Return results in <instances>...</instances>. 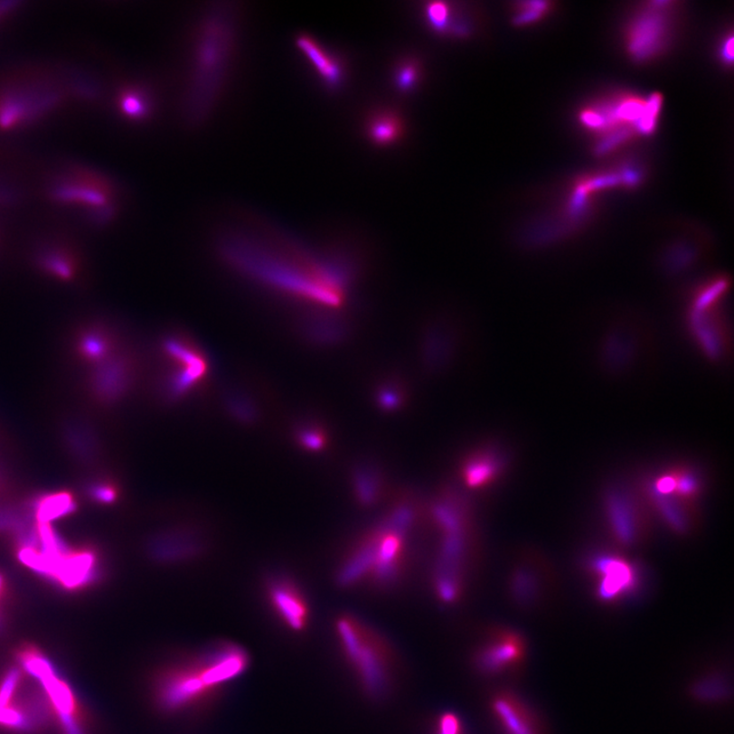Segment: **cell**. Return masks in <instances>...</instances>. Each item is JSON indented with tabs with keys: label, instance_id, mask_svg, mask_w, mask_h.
<instances>
[{
	"label": "cell",
	"instance_id": "14",
	"mask_svg": "<svg viewBox=\"0 0 734 734\" xmlns=\"http://www.w3.org/2000/svg\"><path fill=\"white\" fill-rule=\"evenodd\" d=\"M269 600L278 617L294 632H302L308 625L310 610L301 590L290 580L276 579L268 590Z\"/></svg>",
	"mask_w": 734,
	"mask_h": 734
},
{
	"label": "cell",
	"instance_id": "1",
	"mask_svg": "<svg viewBox=\"0 0 734 734\" xmlns=\"http://www.w3.org/2000/svg\"><path fill=\"white\" fill-rule=\"evenodd\" d=\"M240 10L229 4L205 9L190 39L182 111L190 125L209 118L225 94L237 59Z\"/></svg>",
	"mask_w": 734,
	"mask_h": 734
},
{
	"label": "cell",
	"instance_id": "4",
	"mask_svg": "<svg viewBox=\"0 0 734 734\" xmlns=\"http://www.w3.org/2000/svg\"><path fill=\"white\" fill-rule=\"evenodd\" d=\"M242 673L240 656L220 645L195 660L164 670L155 680L156 704L170 712L195 706Z\"/></svg>",
	"mask_w": 734,
	"mask_h": 734
},
{
	"label": "cell",
	"instance_id": "20",
	"mask_svg": "<svg viewBox=\"0 0 734 734\" xmlns=\"http://www.w3.org/2000/svg\"><path fill=\"white\" fill-rule=\"evenodd\" d=\"M353 488L359 505L372 507L384 496V478L371 466H359L353 474Z\"/></svg>",
	"mask_w": 734,
	"mask_h": 734
},
{
	"label": "cell",
	"instance_id": "23",
	"mask_svg": "<svg viewBox=\"0 0 734 734\" xmlns=\"http://www.w3.org/2000/svg\"><path fill=\"white\" fill-rule=\"evenodd\" d=\"M554 9L550 2H516L510 6V22L517 28H525L540 23Z\"/></svg>",
	"mask_w": 734,
	"mask_h": 734
},
{
	"label": "cell",
	"instance_id": "7",
	"mask_svg": "<svg viewBox=\"0 0 734 734\" xmlns=\"http://www.w3.org/2000/svg\"><path fill=\"white\" fill-rule=\"evenodd\" d=\"M675 2L645 3L629 19L625 42L629 58L638 63L652 61L667 51L674 32Z\"/></svg>",
	"mask_w": 734,
	"mask_h": 734
},
{
	"label": "cell",
	"instance_id": "17",
	"mask_svg": "<svg viewBox=\"0 0 734 734\" xmlns=\"http://www.w3.org/2000/svg\"><path fill=\"white\" fill-rule=\"evenodd\" d=\"M201 542L187 532H170L158 534L150 544V553L157 561L175 562L195 556Z\"/></svg>",
	"mask_w": 734,
	"mask_h": 734
},
{
	"label": "cell",
	"instance_id": "21",
	"mask_svg": "<svg viewBox=\"0 0 734 734\" xmlns=\"http://www.w3.org/2000/svg\"><path fill=\"white\" fill-rule=\"evenodd\" d=\"M425 70L421 61L414 55L399 60L393 68L392 81L395 89L401 94L416 92L424 79Z\"/></svg>",
	"mask_w": 734,
	"mask_h": 734
},
{
	"label": "cell",
	"instance_id": "22",
	"mask_svg": "<svg viewBox=\"0 0 734 734\" xmlns=\"http://www.w3.org/2000/svg\"><path fill=\"white\" fill-rule=\"evenodd\" d=\"M103 330L91 329L80 334L77 342V353L81 361L98 363L107 361L111 351L110 338Z\"/></svg>",
	"mask_w": 734,
	"mask_h": 734
},
{
	"label": "cell",
	"instance_id": "13",
	"mask_svg": "<svg viewBox=\"0 0 734 734\" xmlns=\"http://www.w3.org/2000/svg\"><path fill=\"white\" fill-rule=\"evenodd\" d=\"M504 467L505 460L502 454L497 449L484 447L468 453L462 459L459 476L466 489L481 491L496 483Z\"/></svg>",
	"mask_w": 734,
	"mask_h": 734
},
{
	"label": "cell",
	"instance_id": "2",
	"mask_svg": "<svg viewBox=\"0 0 734 734\" xmlns=\"http://www.w3.org/2000/svg\"><path fill=\"white\" fill-rule=\"evenodd\" d=\"M418 516L416 501L409 497L396 501L385 517L351 548L337 572L338 585L385 589L399 584L409 570L410 534Z\"/></svg>",
	"mask_w": 734,
	"mask_h": 734
},
{
	"label": "cell",
	"instance_id": "3",
	"mask_svg": "<svg viewBox=\"0 0 734 734\" xmlns=\"http://www.w3.org/2000/svg\"><path fill=\"white\" fill-rule=\"evenodd\" d=\"M430 514L440 537L433 572L434 593L442 604L454 605L464 596L475 554L474 517L466 499L452 489L438 494Z\"/></svg>",
	"mask_w": 734,
	"mask_h": 734
},
{
	"label": "cell",
	"instance_id": "12",
	"mask_svg": "<svg viewBox=\"0 0 734 734\" xmlns=\"http://www.w3.org/2000/svg\"><path fill=\"white\" fill-rule=\"evenodd\" d=\"M490 709L503 733L541 734L537 718L514 693L506 691L494 693L490 701Z\"/></svg>",
	"mask_w": 734,
	"mask_h": 734
},
{
	"label": "cell",
	"instance_id": "9",
	"mask_svg": "<svg viewBox=\"0 0 734 734\" xmlns=\"http://www.w3.org/2000/svg\"><path fill=\"white\" fill-rule=\"evenodd\" d=\"M525 652L520 634L508 628L494 629L474 653V667L488 676L512 672L522 663Z\"/></svg>",
	"mask_w": 734,
	"mask_h": 734
},
{
	"label": "cell",
	"instance_id": "26",
	"mask_svg": "<svg viewBox=\"0 0 734 734\" xmlns=\"http://www.w3.org/2000/svg\"><path fill=\"white\" fill-rule=\"evenodd\" d=\"M298 441L302 448L308 451L318 452L325 448L328 438H326V434L322 428L306 427L299 430Z\"/></svg>",
	"mask_w": 734,
	"mask_h": 734
},
{
	"label": "cell",
	"instance_id": "5",
	"mask_svg": "<svg viewBox=\"0 0 734 734\" xmlns=\"http://www.w3.org/2000/svg\"><path fill=\"white\" fill-rule=\"evenodd\" d=\"M334 630L343 656L353 669L367 696L380 699L392 685L395 654L392 645L378 630L353 614H342Z\"/></svg>",
	"mask_w": 734,
	"mask_h": 734
},
{
	"label": "cell",
	"instance_id": "10",
	"mask_svg": "<svg viewBox=\"0 0 734 734\" xmlns=\"http://www.w3.org/2000/svg\"><path fill=\"white\" fill-rule=\"evenodd\" d=\"M295 44L326 90L336 92L342 89L347 80L348 65L341 54L306 33L298 35Z\"/></svg>",
	"mask_w": 734,
	"mask_h": 734
},
{
	"label": "cell",
	"instance_id": "16",
	"mask_svg": "<svg viewBox=\"0 0 734 734\" xmlns=\"http://www.w3.org/2000/svg\"><path fill=\"white\" fill-rule=\"evenodd\" d=\"M596 568L602 574L599 595L605 601L616 600L635 587L634 570L625 561L603 558Z\"/></svg>",
	"mask_w": 734,
	"mask_h": 734
},
{
	"label": "cell",
	"instance_id": "18",
	"mask_svg": "<svg viewBox=\"0 0 734 734\" xmlns=\"http://www.w3.org/2000/svg\"><path fill=\"white\" fill-rule=\"evenodd\" d=\"M93 373V390L105 401H113L124 393L131 379L130 364L125 358L116 357Z\"/></svg>",
	"mask_w": 734,
	"mask_h": 734
},
{
	"label": "cell",
	"instance_id": "15",
	"mask_svg": "<svg viewBox=\"0 0 734 734\" xmlns=\"http://www.w3.org/2000/svg\"><path fill=\"white\" fill-rule=\"evenodd\" d=\"M366 137L377 147H391L400 142L406 133V124L398 110L379 108L367 116Z\"/></svg>",
	"mask_w": 734,
	"mask_h": 734
},
{
	"label": "cell",
	"instance_id": "28",
	"mask_svg": "<svg viewBox=\"0 0 734 734\" xmlns=\"http://www.w3.org/2000/svg\"><path fill=\"white\" fill-rule=\"evenodd\" d=\"M720 58L728 65H731L733 60V38L730 36L728 39L724 40L723 44L720 47Z\"/></svg>",
	"mask_w": 734,
	"mask_h": 734
},
{
	"label": "cell",
	"instance_id": "6",
	"mask_svg": "<svg viewBox=\"0 0 734 734\" xmlns=\"http://www.w3.org/2000/svg\"><path fill=\"white\" fill-rule=\"evenodd\" d=\"M662 102L659 93L648 98L628 92L612 93L582 108L579 121L594 135V140L616 134H633L640 138L655 132Z\"/></svg>",
	"mask_w": 734,
	"mask_h": 734
},
{
	"label": "cell",
	"instance_id": "27",
	"mask_svg": "<svg viewBox=\"0 0 734 734\" xmlns=\"http://www.w3.org/2000/svg\"><path fill=\"white\" fill-rule=\"evenodd\" d=\"M92 496L103 503L113 502L117 496L113 486L108 485H99L92 489Z\"/></svg>",
	"mask_w": 734,
	"mask_h": 734
},
{
	"label": "cell",
	"instance_id": "8",
	"mask_svg": "<svg viewBox=\"0 0 734 734\" xmlns=\"http://www.w3.org/2000/svg\"><path fill=\"white\" fill-rule=\"evenodd\" d=\"M421 22L432 33L449 42H468L485 26L482 6L472 2H426L419 6Z\"/></svg>",
	"mask_w": 734,
	"mask_h": 734
},
{
	"label": "cell",
	"instance_id": "24",
	"mask_svg": "<svg viewBox=\"0 0 734 734\" xmlns=\"http://www.w3.org/2000/svg\"><path fill=\"white\" fill-rule=\"evenodd\" d=\"M71 509H73V502L69 494H57V496L46 498L40 503L38 518L40 522L46 523L53 518L68 513Z\"/></svg>",
	"mask_w": 734,
	"mask_h": 734
},
{
	"label": "cell",
	"instance_id": "11",
	"mask_svg": "<svg viewBox=\"0 0 734 734\" xmlns=\"http://www.w3.org/2000/svg\"><path fill=\"white\" fill-rule=\"evenodd\" d=\"M165 348L177 369L170 393L173 398H180L188 394L202 381L209 370V364L202 351L186 341L171 339L165 342Z\"/></svg>",
	"mask_w": 734,
	"mask_h": 734
},
{
	"label": "cell",
	"instance_id": "19",
	"mask_svg": "<svg viewBox=\"0 0 734 734\" xmlns=\"http://www.w3.org/2000/svg\"><path fill=\"white\" fill-rule=\"evenodd\" d=\"M118 105L122 115L134 123H146L156 110L154 91L146 85L125 87L118 95Z\"/></svg>",
	"mask_w": 734,
	"mask_h": 734
},
{
	"label": "cell",
	"instance_id": "25",
	"mask_svg": "<svg viewBox=\"0 0 734 734\" xmlns=\"http://www.w3.org/2000/svg\"><path fill=\"white\" fill-rule=\"evenodd\" d=\"M433 734H466L462 718L453 711H446L437 717Z\"/></svg>",
	"mask_w": 734,
	"mask_h": 734
}]
</instances>
